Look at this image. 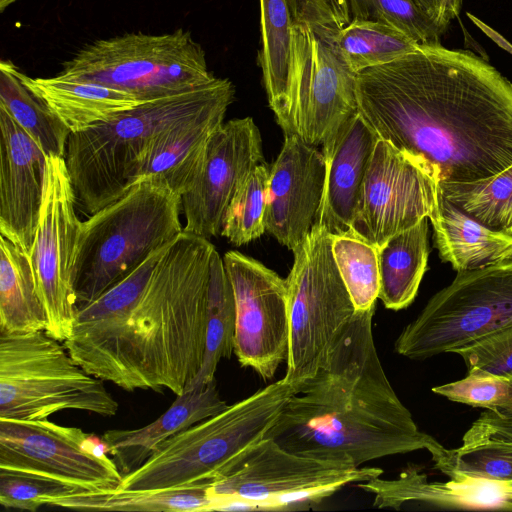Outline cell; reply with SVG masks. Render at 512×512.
<instances>
[{
	"instance_id": "6da1fadb",
	"label": "cell",
	"mask_w": 512,
	"mask_h": 512,
	"mask_svg": "<svg viewBox=\"0 0 512 512\" xmlns=\"http://www.w3.org/2000/svg\"><path fill=\"white\" fill-rule=\"evenodd\" d=\"M358 112L379 138L426 159L440 181L512 165V82L470 50L419 44L357 73Z\"/></svg>"
},
{
	"instance_id": "7a4b0ae2",
	"label": "cell",
	"mask_w": 512,
	"mask_h": 512,
	"mask_svg": "<svg viewBox=\"0 0 512 512\" xmlns=\"http://www.w3.org/2000/svg\"><path fill=\"white\" fill-rule=\"evenodd\" d=\"M182 231L91 303L63 342L88 373L126 390L183 394L205 351L212 254Z\"/></svg>"
},
{
	"instance_id": "3957f363",
	"label": "cell",
	"mask_w": 512,
	"mask_h": 512,
	"mask_svg": "<svg viewBox=\"0 0 512 512\" xmlns=\"http://www.w3.org/2000/svg\"><path fill=\"white\" fill-rule=\"evenodd\" d=\"M374 310L356 311L327 361L290 397L265 437L291 452L355 467L441 445L418 428L385 374Z\"/></svg>"
},
{
	"instance_id": "277c9868",
	"label": "cell",
	"mask_w": 512,
	"mask_h": 512,
	"mask_svg": "<svg viewBox=\"0 0 512 512\" xmlns=\"http://www.w3.org/2000/svg\"><path fill=\"white\" fill-rule=\"evenodd\" d=\"M235 99L229 79L143 102L71 133L65 162L81 210L92 215L130 189L131 175L156 135L178 122Z\"/></svg>"
},
{
	"instance_id": "5b68a950",
	"label": "cell",
	"mask_w": 512,
	"mask_h": 512,
	"mask_svg": "<svg viewBox=\"0 0 512 512\" xmlns=\"http://www.w3.org/2000/svg\"><path fill=\"white\" fill-rule=\"evenodd\" d=\"M181 196L149 178L81 222L74 263L77 308L97 299L182 231Z\"/></svg>"
},
{
	"instance_id": "8992f818",
	"label": "cell",
	"mask_w": 512,
	"mask_h": 512,
	"mask_svg": "<svg viewBox=\"0 0 512 512\" xmlns=\"http://www.w3.org/2000/svg\"><path fill=\"white\" fill-rule=\"evenodd\" d=\"M297 389L282 378L179 432L124 475L118 488L164 489L214 482L267 435Z\"/></svg>"
},
{
	"instance_id": "52a82bcc",
	"label": "cell",
	"mask_w": 512,
	"mask_h": 512,
	"mask_svg": "<svg viewBox=\"0 0 512 512\" xmlns=\"http://www.w3.org/2000/svg\"><path fill=\"white\" fill-rule=\"evenodd\" d=\"M68 409L111 417L119 404L45 330L0 333V419H47Z\"/></svg>"
},
{
	"instance_id": "ba28073f",
	"label": "cell",
	"mask_w": 512,
	"mask_h": 512,
	"mask_svg": "<svg viewBox=\"0 0 512 512\" xmlns=\"http://www.w3.org/2000/svg\"><path fill=\"white\" fill-rule=\"evenodd\" d=\"M65 77L99 83L146 102L210 82L205 51L178 28L160 35L125 33L81 47L63 63Z\"/></svg>"
},
{
	"instance_id": "9c48e42d",
	"label": "cell",
	"mask_w": 512,
	"mask_h": 512,
	"mask_svg": "<svg viewBox=\"0 0 512 512\" xmlns=\"http://www.w3.org/2000/svg\"><path fill=\"white\" fill-rule=\"evenodd\" d=\"M286 280L289 348L286 382L299 388L327 361L356 313L332 252V234L315 224L293 251Z\"/></svg>"
},
{
	"instance_id": "30bf717a",
	"label": "cell",
	"mask_w": 512,
	"mask_h": 512,
	"mask_svg": "<svg viewBox=\"0 0 512 512\" xmlns=\"http://www.w3.org/2000/svg\"><path fill=\"white\" fill-rule=\"evenodd\" d=\"M339 28L294 23L290 69L284 104L275 117L284 135L323 147L358 112L357 73L337 42Z\"/></svg>"
},
{
	"instance_id": "8fae6325",
	"label": "cell",
	"mask_w": 512,
	"mask_h": 512,
	"mask_svg": "<svg viewBox=\"0 0 512 512\" xmlns=\"http://www.w3.org/2000/svg\"><path fill=\"white\" fill-rule=\"evenodd\" d=\"M510 326L512 262L461 271L403 328L395 351L425 360Z\"/></svg>"
},
{
	"instance_id": "7c38bea8",
	"label": "cell",
	"mask_w": 512,
	"mask_h": 512,
	"mask_svg": "<svg viewBox=\"0 0 512 512\" xmlns=\"http://www.w3.org/2000/svg\"><path fill=\"white\" fill-rule=\"evenodd\" d=\"M382 474L378 467H355L297 454L264 437L241 455L227 473L209 483V493L213 505L237 499L253 502L264 511L307 509L348 484Z\"/></svg>"
},
{
	"instance_id": "4fadbf2b",
	"label": "cell",
	"mask_w": 512,
	"mask_h": 512,
	"mask_svg": "<svg viewBox=\"0 0 512 512\" xmlns=\"http://www.w3.org/2000/svg\"><path fill=\"white\" fill-rule=\"evenodd\" d=\"M440 177L426 159L377 138L360 188L351 231L379 248L424 218L434 223Z\"/></svg>"
},
{
	"instance_id": "5bb4252c",
	"label": "cell",
	"mask_w": 512,
	"mask_h": 512,
	"mask_svg": "<svg viewBox=\"0 0 512 512\" xmlns=\"http://www.w3.org/2000/svg\"><path fill=\"white\" fill-rule=\"evenodd\" d=\"M76 204L65 159L47 156L42 205L29 259L47 316L45 331L61 342L70 336L77 310L74 263L81 221Z\"/></svg>"
},
{
	"instance_id": "9a60e30c",
	"label": "cell",
	"mask_w": 512,
	"mask_h": 512,
	"mask_svg": "<svg viewBox=\"0 0 512 512\" xmlns=\"http://www.w3.org/2000/svg\"><path fill=\"white\" fill-rule=\"evenodd\" d=\"M0 469L42 476L79 491L117 489L116 463L81 428L47 419H0Z\"/></svg>"
},
{
	"instance_id": "2e32d148",
	"label": "cell",
	"mask_w": 512,
	"mask_h": 512,
	"mask_svg": "<svg viewBox=\"0 0 512 512\" xmlns=\"http://www.w3.org/2000/svg\"><path fill=\"white\" fill-rule=\"evenodd\" d=\"M223 261L236 305L233 353L243 367L271 379L288 355L286 280L237 251L225 253Z\"/></svg>"
},
{
	"instance_id": "e0dca14e",
	"label": "cell",
	"mask_w": 512,
	"mask_h": 512,
	"mask_svg": "<svg viewBox=\"0 0 512 512\" xmlns=\"http://www.w3.org/2000/svg\"><path fill=\"white\" fill-rule=\"evenodd\" d=\"M263 163L261 133L252 117L223 123L209 137L199 171L181 195L183 231L221 234L229 204L244 178Z\"/></svg>"
},
{
	"instance_id": "ac0fdd59",
	"label": "cell",
	"mask_w": 512,
	"mask_h": 512,
	"mask_svg": "<svg viewBox=\"0 0 512 512\" xmlns=\"http://www.w3.org/2000/svg\"><path fill=\"white\" fill-rule=\"evenodd\" d=\"M325 175L322 151L295 134L285 135L270 169L265 230L291 251L316 224Z\"/></svg>"
},
{
	"instance_id": "d6986e66",
	"label": "cell",
	"mask_w": 512,
	"mask_h": 512,
	"mask_svg": "<svg viewBox=\"0 0 512 512\" xmlns=\"http://www.w3.org/2000/svg\"><path fill=\"white\" fill-rule=\"evenodd\" d=\"M0 231L30 254L43 199L47 156L0 104Z\"/></svg>"
},
{
	"instance_id": "ffe728a7",
	"label": "cell",
	"mask_w": 512,
	"mask_h": 512,
	"mask_svg": "<svg viewBox=\"0 0 512 512\" xmlns=\"http://www.w3.org/2000/svg\"><path fill=\"white\" fill-rule=\"evenodd\" d=\"M377 138L357 112L322 147L326 175L316 224L331 234L351 230L360 188Z\"/></svg>"
},
{
	"instance_id": "44dd1931",
	"label": "cell",
	"mask_w": 512,
	"mask_h": 512,
	"mask_svg": "<svg viewBox=\"0 0 512 512\" xmlns=\"http://www.w3.org/2000/svg\"><path fill=\"white\" fill-rule=\"evenodd\" d=\"M230 105H217L156 135L137 163L130 187L156 178L180 196L185 193L199 171L209 137L224 123Z\"/></svg>"
},
{
	"instance_id": "7402d4cb",
	"label": "cell",
	"mask_w": 512,
	"mask_h": 512,
	"mask_svg": "<svg viewBox=\"0 0 512 512\" xmlns=\"http://www.w3.org/2000/svg\"><path fill=\"white\" fill-rule=\"evenodd\" d=\"M227 406L214 380L204 388L177 395L152 423L138 429L108 430L101 441L124 476L140 467L163 442Z\"/></svg>"
},
{
	"instance_id": "603a6c76",
	"label": "cell",
	"mask_w": 512,
	"mask_h": 512,
	"mask_svg": "<svg viewBox=\"0 0 512 512\" xmlns=\"http://www.w3.org/2000/svg\"><path fill=\"white\" fill-rule=\"evenodd\" d=\"M18 75L71 133L83 131L144 102L123 90L61 74L33 78L18 70Z\"/></svg>"
},
{
	"instance_id": "cb8c5ba5",
	"label": "cell",
	"mask_w": 512,
	"mask_h": 512,
	"mask_svg": "<svg viewBox=\"0 0 512 512\" xmlns=\"http://www.w3.org/2000/svg\"><path fill=\"white\" fill-rule=\"evenodd\" d=\"M432 225L440 259L457 272L512 262V236L481 224L442 194Z\"/></svg>"
},
{
	"instance_id": "d4e9b609",
	"label": "cell",
	"mask_w": 512,
	"mask_h": 512,
	"mask_svg": "<svg viewBox=\"0 0 512 512\" xmlns=\"http://www.w3.org/2000/svg\"><path fill=\"white\" fill-rule=\"evenodd\" d=\"M428 218L403 230L378 248L380 287L385 308L398 311L415 299L427 268Z\"/></svg>"
},
{
	"instance_id": "484cf974",
	"label": "cell",
	"mask_w": 512,
	"mask_h": 512,
	"mask_svg": "<svg viewBox=\"0 0 512 512\" xmlns=\"http://www.w3.org/2000/svg\"><path fill=\"white\" fill-rule=\"evenodd\" d=\"M49 505L91 511L202 512L213 499L209 483L164 489L82 491L55 499Z\"/></svg>"
},
{
	"instance_id": "4316f807",
	"label": "cell",
	"mask_w": 512,
	"mask_h": 512,
	"mask_svg": "<svg viewBox=\"0 0 512 512\" xmlns=\"http://www.w3.org/2000/svg\"><path fill=\"white\" fill-rule=\"evenodd\" d=\"M47 316L29 256L0 236V333L45 330Z\"/></svg>"
},
{
	"instance_id": "83f0119b",
	"label": "cell",
	"mask_w": 512,
	"mask_h": 512,
	"mask_svg": "<svg viewBox=\"0 0 512 512\" xmlns=\"http://www.w3.org/2000/svg\"><path fill=\"white\" fill-rule=\"evenodd\" d=\"M10 60L0 62V104L46 156L65 157L71 134L65 124L20 79Z\"/></svg>"
},
{
	"instance_id": "f1b7e54d",
	"label": "cell",
	"mask_w": 512,
	"mask_h": 512,
	"mask_svg": "<svg viewBox=\"0 0 512 512\" xmlns=\"http://www.w3.org/2000/svg\"><path fill=\"white\" fill-rule=\"evenodd\" d=\"M235 324L236 305L233 287L223 258L215 249L210 268L203 362L186 391L204 388L215 380L219 362L222 358H230L233 353Z\"/></svg>"
},
{
	"instance_id": "f546056e",
	"label": "cell",
	"mask_w": 512,
	"mask_h": 512,
	"mask_svg": "<svg viewBox=\"0 0 512 512\" xmlns=\"http://www.w3.org/2000/svg\"><path fill=\"white\" fill-rule=\"evenodd\" d=\"M260 42L258 64L271 110L277 117L287 90L293 19L287 0H259Z\"/></svg>"
},
{
	"instance_id": "4dcf8cb0",
	"label": "cell",
	"mask_w": 512,
	"mask_h": 512,
	"mask_svg": "<svg viewBox=\"0 0 512 512\" xmlns=\"http://www.w3.org/2000/svg\"><path fill=\"white\" fill-rule=\"evenodd\" d=\"M359 488L374 495L373 507L399 510L407 504H427L438 508L463 509L468 506V493L462 481L429 482L416 466H408L398 477L380 476L359 482Z\"/></svg>"
},
{
	"instance_id": "1f68e13d",
	"label": "cell",
	"mask_w": 512,
	"mask_h": 512,
	"mask_svg": "<svg viewBox=\"0 0 512 512\" xmlns=\"http://www.w3.org/2000/svg\"><path fill=\"white\" fill-rule=\"evenodd\" d=\"M337 42L345 61L356 73L393 62L420 44L393 25L359 19H351L339 30Z\"/></svg>"
},
{
	"instance_id": "d6a6232c",
	"label": "cell",
	"mask_w": 512,
	"mask_h": 512,
	"mask_svg": "<svg viewBox=\"0 0 512 512\" xmlns=\"http://www.w3.org/2000/svg\"><path fill=\"white\" fill-rule=\"evenodd\" d=\"M442 196L481 224L512 236V165L474 182L440 181Z\"/></svg>"
},
{
	"instance_id": "836d02e7",
	"label": "cell",
	"mask_w": 512,
	"mask_h": 512,
	"mask_svg": "<svg viewBox=\"0 0 512 512\" xmlns=\"http://www.w3.org/2000/svg\"><path fill=\"white\" fill-rule=\"evenodd\" d=\"M435 467L453 480L476 479L512 484V445L485 439L456 449L440 446L430 453Z\"/></svg>"
},
{
	"instance_id": "e575fe53",
	"label": "cell",
	"mask_w": 512,
	"mask_h": 512,
	"mask_svg": "<svg viewBox=\"0 0 512 512\" xmlns=\"http://www.w3.org/2000/svg\"><path fill=\"white\" fill-rule=\"evenodd\" d=\"M332 252L356 311L375 307L380 287L378 248L349 230L332 234Z\"/></svg>"
},
{
	"instance_id": "d590c367",
	"label": "cell",
	"mask_w": 512,
	"mask_h": 512,
	"mask_svg": "<svg viewBox=\"0 0 512 512\" xmlns=\"http://www.w3.org/2000/svg\"><path fill=\"white\" fill-rule=\"evenodd\" d=\"M270 170L261 163L237 188L226 211L221 235L234 245L247 244L263 235Z\"/></svg>"
},
{
	"instance_id": "8d00e7d4",
	"label": "cell",
	"mask_w": 512,
	"mask_h": 512,
	"mask_svg": "<svg viewBox=\"0 0 512 512\" xmlns=\"http://www.w3.org/2000/svg\"><path fill=\"white\" fill-rule=\"evenodd\" d=\"M351 19L393 25L420 44L441 43L446 33L413 0H346Z\"/></svg>"
},
{
	"instance_id": "74e56055",
	"label": "cell",
	"mask_w": 512,
	"mask_h": 512,
	"mask_svg": "<svg viewBox=\"0 0 512 512\" xmlns=\"http://www.w3.org/2000/svg\"><path fill=\"white\" fill-rule=\"evenodd\" d=\"M81 492L42 476L0 469V504L5 508L37 511L55 499Z\"/></svg>"
},
{
	"instance_id": "f35d334b",
	"label": "cell",
	"mask_w": 512,
	"mask_h": 512,
	"mask_svg": "<svg viewBox=\"0 0 512 512\" xmlns=\"http://www.w3.org/2000/svg\"><path fill=\"white\" fill-rule=\"evenodd\" d=\"M448 400L495 412H512V379L491 374H472L432 388Z\"/></svg>"
},
{
	"instance_id": "ab89813d",
	"label": "cell",
	"mask_w": 512,
	"mask_h": 512,
	"mask_svg": "<svg viewBox=\"0 0 512 512\" xmlns=\"http://www.w3.org/2000/svg\"><path fill=\"white\" fill-rule=\"evenodd\" d=\"M468 373L512 379V326L455 349Z\"/></svg>"
},
{
	"instance_id": "60d3db41",
	"label": "cell",
	"mask_w": 512,
	"mask_h": 512,
	"mask_svg": "<svg viewBox=\"0 0 512 512\" xmlns=\"http://www.w3.org/2000/svg\"><path fill=\"white\" fill-rule=\"evenodd\" d=\"M294 23L332 25L339 29L350 21L346 0H287Z\"/></svg>"
},
{
	"instance_id": "b9f144b4",
	"label": "cell",
	"mask_w": 512,
	"mask_h": 512,
	"mask_svg": "<svg viewBox=\"0 0 512 512\" xmlns=\"http://www.w3.org/2000/svg\"><path fill=\"white\" fill-rule=\"evenodd\" d=\"M494 439L512 445V412L486 410L481 413L468 431L462 443Z\"/></svg>"
},
{
	"instance_id": "7bdbcfd3",
	"label": "cell",
	"mask_w": 512,
	"mask_h": 512,
	"mask_svg": "<svg viewBox=\"0 0 512 512\" xmlns=\"http://www.w3.org/2000/svg\"><path fill=\"white\" fill-rule=\"evenodd\" d=\"M416 5L447 31L449 23L445 17V0H413Z\"/></svg>"
},
{
	"instance_id": "ee69618b",
	"label": "cell",
	"mask_w": 512,
	"mask_h": 512,
	"mask_svg": "<svg viewBox=\"0 0 512 512\" xmlns=\"http://www.w3.org/2000/svg\"><path fill=\"white\" fill-rule=\"evenodd\" d=\"M466 15L487 37L496 43L497 46L512 55V44L508 42L506 38L475 15L469 12H467Z\"/></svg>"
},
{
	"instance_id": "f6af8a7d",
	"label": "cell",
	"mask_w": 512,
	"mask_h": 512,
	"mask_svg": "<svg viewBox=\"0 0 512 512\" xmlns=\"http://www.w3.org/2000/svg\"><path fill=\"white\" fill-rule=\"evenodd\" d=\"M463 0H445V17L450 24L453 19L459 16Z\"/></svg>"
},
{
	"instance_id": "bcb514c9",
	"label": "cell",
	"mask_w": 512,
	"mask_h": 512,
	"mask_svg": "<svg viewBox=\"0 0 512 512\" xmlns=\"http://www.w3.org/2000/svg\"><path fill=\"white\" fill-rule=\"evenodd\" d=\"M508 489V494L505 499L502 510L512 511V486L505 484Z\"/></svg>"
},
{
	"instance_id": "7dc6e473",
	"label": "cell",
	"mask_w": 512,
	"mask_h": 512,
	"mask_svg": "<svg viewBox=\"0 0 512 512\" xmlns=\"http://www.w3.org/2000/svg\"><path fill=\"white\" fill-rule=\"evenodd\" d=\"M16 1L18 0H0V11H4L8 6H10Z\"/></svg>"
},
{
	"instance_id": "c3c4849f",
	"label": "cell",
	"mask_w": 512,
	"mask_h": 512,
	"mask_svg": "<svg viewBox=\"0 0 512 512\" xmlns=\"http://www.w3.org/2000/svg\"><path fill=\"white\" fill-rule=\"evenodd\" d=\"M508 485L512 486V484H508Z\"/></svg>"
}]
</instances>
